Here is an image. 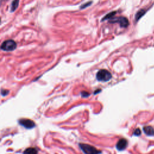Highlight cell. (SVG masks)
I'll use <instances>...</instances> for the list:
<instances>
[{
	"mask_svg": "<svg viewBox=\"0 0 154 154\" xmlns=\"http://www.w3.org/2000/svg\"><path fill=\"white\" fill-rule=\"evenodd\" d=\"M19 123L26 129H32L35 126V124L32 120L27 119L19 120Z\"/></svg>",
	"mask_w": 154,
	"mask_h": 154,
	"instance_id": "obj_5",
	"label": "cell"
},
{
	"mask_svg": "<svg viewBox=\"0 0 154 154\" xmlns=\"http://www.w3.org/2000/svg\"><path fill=\"white\" fill-rule=\"evenodd\" d=\"M143 131L148 136H153L154 135V129L153 127L150 126H146L143 127Z\"/></svg>",
	"mask_w": 154,
	"mask_h": 154,
	"instance_id": "obj_7",
	"label": "cell"
},
{
	"mask_svg": "<svg viewBox=\"0 0 154 154\" xmlns=\"http://www.w3.org/2000/svg\"><path fill=\"white\" fill-rule=\"evenodd\" d=\"M17 47L16 43L13 40H7L4 41L1 46L2 50L5 51H12Z\"/></svg>",
	"mask_w": 154,
	"mask_h": 154,
	"instance_id": "obj_3",
	"label": "cell"
},
{
	"mask_svg": "<svg viewBox=\"0 0 154 154\" xmlns=\"http://www.w3.org/2000/svg\"><path fill=\"white\" fill-rule=\"evenodd\" d=\"M23 154H38V150L35 147H28L23 151Z\"/></svg>",
	"mask_w": 154,
	"mask_h": 154,
	"instance_id": "obj_8",
	"label": "cell"
},
{
	"mask_svg": "<svg viewBox=\"0 0 154 154\" xmlns=\"http://www.w3.org/2000/svg\"><path fill=\"white\" fill-rule=\"evenodd\" d=\"M146 12V10H144V9H141L140 10H139L137 13H136V15H135V20H138Z\"/></svg>",
	"mask_w": 154,
	"mask_h": 154,
	"instance_id": "obj_9",
	"label": "cell"
},
{
	"mask_svg": "<svg viewBox=\"0 0 154 154\" xmlns=\"http://www.w3.org/2000/svg\"><path fill=\"white\" fill-rule=\"evenodd\" d=\"M81 94V96H82V97H88V96L90 95V94H89L88 93H87V91H82Z\"/></svg>",
	"mask_w": 154,
	"mask_h": 154,
	"instance_id": "obj_14",
	"label": "cell"
},
{
	"mask_svg": "<svg viewBox=\"0 0 154 154\" xmlns=\"http://www.w3.org/2000/svg\"><path fill=\"white\" fill-rule=\"evenodd\" d=\"M79 146L85 154H100L101 153V151L97 150L94 146H92L87 144L79 143Z\"/></svg>",
	"mask_w": 154,
	"mask_h": 154,
	"instance_id": "obj_1",
	"label": "cell"
},
{
	"mask_svg": "<svg viewBox=\"0 0 154 154\" xmlns=\"http://www.w3.org/2000/svg\"><path fill=\"white\" fill-rule=\"evenodd\" d=\"M116 13V11H112L108 14H107L103 19H102V21L103 20H105L106 19H108V20H111V19H112V17H114V14Z\"/></svg>",
	"mask_w": 154,
	"mask_h": 154,
	"instance_id": "obj_10",
	"label": "cell"
},
{
	"mask_svg": "<svg viewBox=\"0 0 154 154\" xmlns=\"http://www.w3.org/2000/svg\"><path fill=\"white\" fill-rule=\"evenodd\" d=\"M8 93H9V91L7 90H4V89L1 90V94L3 96H5L7 95L8 94Z\"/></svg>",
	"mask_w": 154,
	"mask_h": 154,
	"instance_id": "obj_13",
	"label": "cell"
},
{
	"mask_svg": "<svg viewBox=\"0 0 154 154\" xmlns=\"http://www.w3.org/2000/svg\"><path fill=\"white\" fill-rule=\"evenodd\" d=\"M141 132L139 128L136 129L134 132V135L135 136H139L141 135Z\"/></svg>",
	"mask_w": 154,
	"mask_h": 154,
	"instance_id": "obj_12",
	"label": "cell"
},
{
	"mask_svg": "<svg viewBox=\"0 0 154 154\" xmlns=\"http://www.w3.org/2000/svg\"><path fill=\"white\" fill-rule=\"evenodd\" d=\"M128 141L125 139V138H121L120 139L118 142L116 144V149L119 150V151H122L125 150L127 146H128Z\"/></svg>",
	"mask_w": 154,
	"mask_h": 154,
	"instance_id": "obj_6",
	"label": "cell"
},
{
	"mask_svg": "<svg viewBox=\"0 0 154 154\" xmlns=\"http://www.w3.org/2000/svg\"><path fill=\"white\" fill-rule=\"evenodd\" d=\"M18 4H19V1H14L12 2L11 5V8H10L11 12L16 10V9L18 7Z\"/></svg>",
	"mask_w": 154,
	"mask_h": 154,
	"instance_id": "obj_11",
	"label": "cell"
},
{
	"mask_svg": "<svg viewBox=\"0 0 154 154\" xmlns=\"http://www.w3.org/2000/svg\"><path fill=\"white\" fill-rule=\"evenodd\" d=\"M112 78L111 73L107 70L101 69L99 70L96 74V78L99 81L106 82Z\"/></svg>",
	"mask_w": 154,
	"mask_h": 154,
	"instance_id": "obj_2",
	"label": "cell"
},
{
	"mask_svg": "<svg viewBox=\"0 0 154 154\" xmlns=\"http://www.w3.org/2000/svg\"><path fill=\"white\" fill-rule=\"evenodd\" d=\"M110 22L112 23H119L120 24V26L121 27H127L129 25V21L128 19L125 17L123 16H119V17H116L111 19L109 20Z\"/></svg>",
	"mask_w": 154,
	"mask_h": 154,
	"instance_id": "obj_4",
	"label": "cell"
},
{
	"mask_svg": "<svg viewBox=\"0 0 154 154\" xmlns=\"http://www.w3.org/2000/svg\"><path fill=\"white\" fill-rule=\"evenodd\" d=\"M91 3H92L91 2H88V3H85V4H83V5H82L80 7V8H85L87 6L90 5H88V4H91Z\"/></svg>",
	"mask_w": 154,
	"mask_h": 154,
	"instance_id": "obj_15",
	"label": "cell"
}]
</instances>
